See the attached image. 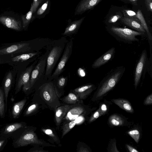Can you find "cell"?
Masks as SVG:
<instances>
[{"label":"cell","instance_id":"7bdbcfd3","mask_svg":"<svg viewBox=\"0 0 152 152\" xmlns=\"http://www.w3.org/2000/svg\"><path fill=\"white\" fill-rule=\"evenodd\" d=\"M78 152H88L89 151L87 150L86 148H83V147H80L79 148Z\"/></svg>","mask_w":152,"mask_h":152},{"label":"cell","instance_id":"60d3db41","mask_svg":"<svg viewBox=\"0 0 152 152\" xmlns=\"http://www.w3.org/2000/svg\"><path fill=\"white\" fill-rule=\"evenodd\" d=\"M126 146L129 152H139L137 149H136L134 148L133 147H132V146H131L129 145L126 144Z\"/></svg>","mask_w":152,"mask_h":152},{"label":"cell","instance_id":"d590c367","mask_svg":"<svg viewBox=\"0 0 152 152\" xmlns=\"http://www.w3.org/2000/svg\"><path fill=\"white\" fill-rule=\"evenodd\" d=\"M43 0H33L31 6L34 10V13L35 12L40 4Z\"/></svg>","mask_w":152,"mask_h":152},{"label":"cell","instance_id":"ffe728a7","mask_svg":"<svg viewBox=\"0 0 152 152\" xmlns=\"http://www.w3.org/2000/svg\"><path fill=\"white\" fill-rule=\"evenodd\" d=\"M68 80V76H64L62 75L53 81L55 87L57 90V95L61 91H63V89L66 84Z\"/></svg>","mask_w":152,"mask_h":152},{"label":"cell","instance_id":"4dcf8cb0","mask_svg":"<svg viewBox=\"0 0 152 152\" xmlns=\"http://www.w3.org/2000/svg\"><path fill=\"white\" fill-rule=\"evenodd\" d=\"M4 96L3 91L0 88V116L1 117H3L4 115L5 104Z\"/></svg>","mask_w":152,"mask_h":152},{"label":"cell","instance_id":"d6986e66","mask_svg":"<svg viewBox=\"0 0 152 152\" xmlns=\"http://www.w3.org/2000/svg\"><path fill=\"white\" fill-rule=\"evenodd\" d=\"M112 101L122 109L127 112L133 113L134 110L130 102L127 100L118 99L111 100Z\"/></svg>","mask_w":152,"mask_h":152},{"label":"cell","instance_id":"277c9868","mask_svg":"<svg viewBox=\"0 0 152 152\" xmlns=\"http://www.w3.org/2000/svg\"><path fill=\"white\" fill-rule=\"evenodd\" d=\"M111 34L118 40L131 43L138 41L137 36L145 34V33L123 28L112 26L110 29Z\"/></svg>","mask_w":152,"mask_h":152},{"label":"cell","instance_id":"83f0119b","mask_svg":"<svg viewBox=\"0 0 152 152\" xmlns=\"http://www.w3.org/2000/svg\"><path fill=\"white\" fill-rule=\"evenodd\" d=\"M76 124L75 120L67 121L63 125L62 128V138L70 131Z\"/></svg>","mask_w":152,"mask_h":152},{"label":"cell","instance_id":"f1b7e54d","mask_svg":"<svg viewBox=\"0 0 152 152\" xmlns=\"http://www.w3.org/2000/svg\"><path fill=\"white\" fill-rule=\"evenodd\" d=\"M42 130L57 144L60 145L61 142L58 137L51 129L48 128L43 129Z\"/></svg>","mask_w":152,"mask_h":152},{"label":"cell","instance_id":"7c38bea8","mask_svg":"<svg viewBox=\"0 0 152 152\" xmlns=\"http://www.w3.org/2000/svg\"><path fill=\"white\" fill-rule=\"evenodd\" d=\"M85 111L84 107L81 105L78 104L72 105L64 118L66 122L75 120L83 114Z\"/></svg>","mask_w":152,"mask_h":152},{"label":"cell","instance_id":"f6af8a7d","mask_svg":"<svg viewBox=\"0 0 152 152\" xmlns=\"http://www.w3.org/2000/svg\"><path fill=\"white\" fill-rule=\"evenodd\" d=\"M4 140H1L0 141V148L1 147V146L3 145V144L4 143Z\"/></svg>","mask_w":152,"mask_h":152},{"label":"cell","instance_id":"b9f144b4","mask_svg":"<svg viewBox=\"0 0 152 152\" xmlns=\"http://www.w3.org/2000/svg\"><path fill=\"white\" fill-rule=\"evenodd\" d=\"M77 73L79 76L81 77H84L85 75V71L81 68L79 69L77 71Z\"/></svg>","mask_w":152,"mask_h":152},{"label":"cell","instance_id":"836d02e7","mask_svg":"<svg viewBox=\"0 0 152 152\" xmlns=\"http://www.w3.org/2000/svg\"><path fill=\"white\" fill-rule=\"evenodd\" d=\"M100 116H101L100 112V110L99 108L91 116L89 120V122L90 123L92 122Z\"/></svg>","mask_w":152,"mask_h":152},{"label":"cell","instance_id":"6da1fadb","mask_svg":"<svg viewBox=\"0 0 152 152\" xmlns=\"http://www.w3.org/2000/svg\"><path fill=\"white\" fill-rule=\"evenodd\" d=\"M68 40L63 37L57 40H53L49 45V51L46 60L45 80H49L53 70L62 54Z\"/></svg>","mask_w":152,"mask_h":152},{"label":"cell","instance_id":"e575fe53","mask_svg":"<svg viewBox=\"0 0 152 152\" xmlns=\"http://www.w3.org/2000/svg\"><path fill=\"white\" fill-rule=\"evenodd\" d=\"M37 107V104H34L31 105L27 108L26 111L25 115H27L31 114L36 110Z\"/></svg>","mask_w":152,"mask_h":152},{"label":"cell","instance_id":"8d00e7d4","mask_svg":"<svg viewBox=\"0 0 152 152\" xmlns=\"http://www.w3.org/2000/svg\"><path fill=\"white\" fill-rule=\"evenodd\" d=\"M99 108L100 110L101 116L105 114L107 109V105L104 103L101 104Z\"/></svg>","mask_w":152,"mask_h":152},{"label":"cell","instance_id":"5b68a950","mask_svg":"<svg viewBox=\"0 0 152 152\" xmlns=\"http://www.w3.org/2000/svg\"><path fill=\"white\" fill-rule=\"evenodd\" d=\"M73 39V38H71L68 40L60 60L50 79L48 80L51 81L57 78L64 70L66 63L72 54Z\"/></svg>","mask_w":152,"mask_h":152},{"label":"cell","instance_id":"4fadbf2b","mask_svg":"<svg viewBox=\"0 0 152 152\" xmlns=\"http://www.w3.org/2000/svg\"><path fill=\"white\" fill-rule=\"evenodd\" d=\"M85 18L83 17L70 22L62 34L64 36H70L76 34Z\"/></svg>","mask_w":152,"mask_h":152},{"label":"cell","instance_id":"ac0fdd59","mask_svg":"<svg viewBox=\"0 0 152 152\" xmlns=\"http://www.w3.org/2000/svg\"><path fill=\"white\" fill-rule=\"evenodd\" d=\"M42 52L40 51L21 54L13 58L12 60L14 62L23 61L30 59L37 60L40 56Z\"/></svg>","mask_w":152,"mask_h":152},{"label":"cell","instance_id":"484cf974","mask_svg":"<svg viewBox=\"0 0 152 152\" xmlns=\"http://www.w3.org/2000/svg\"><path fill=\"white\" fill-rule=\"evenodd\" d=\"M109 122L112 126H121L124 123V120L120 116L116 114L111 115L109 118Z\"/></svg>","mask_w":152,"mask_h":152},{"label":"cell","instance_id":"9c48e42d","mask_svg":"<svg viewBox=\"0 0 152 152\" xmlns=\"http://www.w3.org/2000/svg\"><path fill=\"white\" fill-rule=\"evenodd\" d=\"M39 58L36 60L31 65L27 68L20 75L16 87V94L19 91L22 86L23 87H24L28 82L31 72L37 64Z\"/></svg>","mask_w":152,"mask_h":152},{"label":"cell","instance_id":"1f68e13d","mask_svg":"<svg viewBox=\"0 0 152 152\" xmlns=\"http://www.w3.org/2000/svg\"><path fill=\"white\" fill-rule=\"evenodd\" d=\"M123 12L124 17L140 21L137 17V13L134 11L129 10H125L123 11Z\"/></svg>","mask_w":152,"mask_h":152},{"label":"cell","instance_id":"8fae6325","mask_svg":"<svg viewBox=\"0 0 152 152\" xmlns=\"http://www.w3.org/2000/svg\"><path fill=\"white\" fill-rule=\"evenodd\" d=\"M101 0H81L75 9V15L81 14L94 8Z\"/></svg>","mask_w":152,"mask_h":152},{"label":"cell","instance_id":"f35d334b","mask_svg":"<svg viewBox=\"0 0 152 152\" xmlns=\"http://www.w3.org/2000/svg\"><path fill=\"white\" fill-rule=\"evenodd\" d=\"M146 6L149 11L152 12V0H145Z\"/></svg>","mask_w":152,"mask_h":152},{"label":"cell","instance_id":"3957f363","mask_svg":"<svg viewBox=\"0 0 152 152\" xmlns=\"http://www.w3.org/2000/svg\"><path fill=\"white\" fill-rule=\"evenodd\" d=\"M49 45L46 47L44 53L39 58L37 64L31 72L28 82L23 87L24 91L30 90L35 85L40 86L47 81L45 80V75L46 60L49 49Z\"/></svg>","mask_w":152,"mask_h":152},{"label":"cell","instance_id":"ee69618b","mask_svg":"<svg viewBox=\"0 0 152 152\" xmlns=\"http://www.w3.org/2000/svg\"><path fill=\"white\" fill-rule=\"evenodd\" d=\"M129 1L133 4L134 5H137V2L138 0H125Z\"/></svg>","mask_w":152,"mask_h":152},{"label":"cell","instance_id":"7a4b0ae2","mask_svg":"<svg viewBox=\"0 0 152 152\" xmlns=\"http://www.w3.org/2000/svg\"><path fill=\"white\" fill-rule=\"evenodd\" d=\"M125 71L124 66L117 67L108 72L100 82L94 98L97 100L104 96L116 85Z\"/></svg>","mask_w":152,"mask_h":152},{"label":"cell","instance_id":"ba28073f","mask_svg":"<svg viewBox=\"0 0 152 152\" xmlns=\"http://www.w3.org/2000/svg\"><path fill=\"white\" fill-rule=\"evenodd\" d=\"M148 64V59L146 50L142 52L136 66L134 76V86L136 89L139 84L142 76L145 73Z\"/></svg>","mask_w":152,"mask_h":152},{"label":"cell","instance_id":"44dd1931","mask_svg":"<svg viewBox=\"0 0 152 152\" xmlns=\"http://www.w3.org/2000/svg\"><path fill=\"white\" fill-rule=\"evenodd\" d=\"M12 80V73L9 72L6 75L4 82V87L6 102H7L8 94L10 90Z\"/></svg>","mask_w":152,"mask_h":152},{"label":"cell","instance_id":"d6a6232c","mask_svg":"<svg viewBox=\"0 0 152 152\" xmlns=\"http://www.w3.org/2000/svg\"><path fill=\"white\" fill-rule=\"evenodd\" d=\"M128 134L134 140L135 142L138 143L140 137V133L138 130L133 129L129 131Z\"/></svg>","mask_w":152,"mask_h":152},{"label":"cell","instance_id":"4316f807","mask_svg":"<svg viewBox=\"0 0 152 152\" xmlns=\"http://www.w3.org/2000/svg\"><path fill=\"white\" fill-rule=\"evenodd\" d=\"M34 10L31 5L29 11L26 15H23L22 17L23 28H25L28 25L31 19Z\"/></svg>","mask_w":152,"mask_h":152},{"label":"cell","instance_id":"d4e9b609","mask_svg":"<svg viewBox=\"0 0 152 152\" xmlns=\"http://www.w3.org/2000/svg\"><path fill=\"white\" fill-rule=\"evenodd\" d=\"M26 100L23 99L15 103L13 105L12 110V115L14 118H17L20 114L24 106Z\"/></svg>","mask_w":152,"mask_h":152},{"label":"cell","instance_id":"8992f818","mask_svg":"<svg viewBox=\"0 0 152 152\" xmlns=\"http://www.w3.org/2000/svg\"><path fill=\"white\" fill-rule=\"evenodd\" d=\"M40 93L43 99L49 105L56 102L59 103L57 96V90L53 80H48L40 85L39 88Z\"/></svg>","mask_w":152,"mask_h":152},{"label":"cell","instance_id":"cb8c5ba5","mask_svg":"<svg viewBox=\"0 0 152 152\" xmlns=\"http://www.w3.org/2000/svg\"><path fill=\"white\" fill-rule=\"evenodd\" d=\"M50 5V0H48L37 10L36 17L40 18L44 17L48 11Z\"/></svg>","mask_w":152,"mask_h":152},{"label":"cell","instance_id":"74e56055","mask_svg":"<svg viewBox=\"0 0 152 152\" xmlns=\"http://www.w3.org/2000/svg\"><path fill=\"white\" fill-rule=\"evenodd\" d=\"M152 104V94L148 96L144 100V104L145 105H151Z\"/></svg>","mask_w":152,"mask_h":152},{"label":"cell","instance_id":"9a60e30c","mask_svg":"<svg viewBox=\"0 0 152 152\" xmlns=\"http://www.w3.org/2000/svg\"><path fill=\"white\" fill-rule=\"evenodd\" d=\"M0 22L7 27L16 30H20L21 28L20 23L15 19L10 17H0Z\"/></svg>","mask_w":152,"mask_h":152},{"label":"cell","instance_id":"603a6c76","mask_svg":"<svg viewBox=\"0 0 152 152\" xmlns=\"http://www.w3.org/2000/svg\"><path fill=\"white\" fill-rule=\"evenodd\" d=\"M80 98L78 95L73 91L69 93L63 99V101L68 104H75L80 102Z\"/></svg>","mask_w":152,"mask_h":152},{"label":"cell","instance_id":"e0dca14e","mask_svg":"<svg viewBox=\"0 0 152 152\" xmlns=\"http://www.w3.org/2000/svg\"><path fill=\"white\" fill-rule=\"evenodd\" d=\"M72 105H64L58 107L56 110L55 118L56 124L58 126L62 122L68 111Z\"/></svg>","mask_w":152,"mask_h":152},{"label":"cell","instance_id":"52a82bcc","mask_svg":"<svg viewBox=\"0 0 152 152\" xmlns=\"http://www.w3.org/2000/svg\"><path fill=\"white\" fill-rule=\"evenodd\" d=\"M17 145L19 147L25 146L30 144L38 145L56 147L39 139L36 134L32 131H27L23 133L17 140Z\"/></svg>","mask_w":152,"mask_h":152},{"label":"cell","instance_id":"ab89813d","mask_svg":"<svg viewBox=\"0 0 152 152\" xmlns=\"http://www.w3.org/2000/svg\"><path fill=\"white\" fill-rule=\"evenodd\" d=\"M120 18L121 16L119 15H115L112 17L109 20V22L110 23H113L115 22Z\"/></svg>","mask_w":152,"mask_h":152},{"label":"cell","instance_id":"2e32d148","mask_svg":"<svg viewBox=\"0 0 152 152\" xmlns=\"http://www.w3.org/2000/svg\"><path fill=\"white\" fill-rule=\"evenodd\" d=\"M121 20L125 24L137 31L145 33L146 32L140 21L124 17L121 18Z\"/></svg>","mask_w":152,"mask_h":152},{"label":"cell","instance_id":"7402d4cb","mask_svg":"<svg viewBox=\"0 0 152 152\" xmlns=\"http://www.w3.org/2000/svg\"><path fill=\"white\" fill-rule=\"evenodd\" d=\"M137 17L139 20L141 25L145 30L147 35L149 42H150V44H152V37L149 31L148 28L145 22V18L141 12V10H139L137 13Z\"/></svg>","mask_w":152,"mask_h":152},{"label":"cell","instance_id":"5bb4252c","mask_svg":"<svg viewBox=\"0 0 152 152\" xmlns=\"http://www.w3.org/2000/svg\"><path fill=\"white\" fill-rule=\"evenodd\" d=\"M95 88V85L89 83L77 87L73 91L76 93L81 99H85Z\"/></svg>","mask_w":152,"mask_h":152},{"label":"cell","instance_id":"30bf717a","mask_svg":"<svg viewBox=\"0 0 152 152\" xmlns=\"http://www.w3.org/2000/svg\"><path fill=\"white\" fill-rule=\"evenodd\" d=\"M115 53V48H111L94 61L92 65V67L94 69L99 68L105 64L113 58Z\"/></svg>","mask_w":152,"mask_h":152},{"label":"cell","instance_id":"f546056e","mask_svg":"<svg viewBox=\"0 0 152 152\" xmlns=\"http://www.w3.org/2000/svg\"><path fill=\"white\" fill-rule=\"evenodd\" d=\"M23 127L21 123H15L8 125L5 128L4 133L6 134L11 133Z\"/></svg>","mask_w":152,"mask_h":152}]
</instances>
